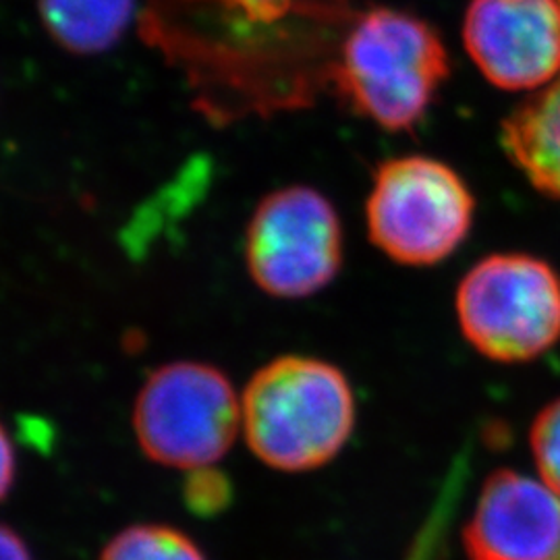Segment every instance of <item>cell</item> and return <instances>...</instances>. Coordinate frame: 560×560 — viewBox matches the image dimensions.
Here are the masks:
<instances>
[{"instance_id": "2e32d148", "label": "cell", "mask_w": 560, "mask_h": 560, "mask_svg": "<svg viewBox=\"0 0 560 560\" xmlns=\"http://www.w3.org/2000/svg\"><path fill=\"white\" fill-rule=\"evenodd\" d=\"M559 2H560V0H559Z\"/></svg>"}, {"instance_id": "8fae6325", "label": "cell", "mask_w": 560, "mask_h": 560, "mask_svg": "<svg viewBox=\"0 0 560 560\" xmlns=\"http://www.w3.org/2000/svg\"><path fill=\"white\" fill-rule=\"evenodd\" d=\"M101 560H206L200 548L177 529L136 525L115 536Z\"/></svg>"}, {"instance_id": "30bf717a", "label": "cell", "mask_w": 560, "mask_h": 560, "mask_svg": "<svg viewBox=\"0 0 560 560\" xmlns=\"http://www.w3.org/2000/svg\"><path fill=\"white\" fill-rule=\"evenodd\" d=\"M48 34L78 55H98L120 40L136 0H38Z\"/></svg>"}, {"instance_id": "3957f363", "label": "cell", "mask_w": 560, "mask_h": 560, "mask_svg": "<svg viewBox=\"0 0 560 560\" xmlns=\"http://www.w3.org/2000/svg\"><path fill=\"white\" fill-rule=\"evenodd\" d=\"M455 310L465 340L483 358L521 363L560 340L559 272L529 254H494L459 282Z\"/></svg>"}, {"instance_id": "5b68a950", "label": "cell", "mask_w": 560, "mask_h": 560, "mask_svg": "<svg viewBox=\"0 0 560 560\" xmlns=\"http://www.w3.org/2000/svg\"><path fill=\"white\" fill-rule=\"evenodd\" d=\"M133 430L141 451L156 463L187 471L212 467L241 430V399L221 370L175 361L141 386Z\"/></svg>"}, {"instance_id": "9a60e30c", "label": "cell", "mask_w": 560, "mask_h": 560, "mask_svg": "<svg viewBox=\"0 0 560 560\" xmlns=\"http://www.w3.org/2000/svg\"><path fill=\"white\" fill-rule=\"evenodd\" d=\"M0 559L2 560H32L27 546L11 527H2L0 538Z\"/></svg>"}, {"instance_id": "7c38bea8", "label": "cell", "mask_w": 560, "mask_h": 560, "mask_svg": "<svg viewBox=\"0 0 560 560\" xmlns=\"http://www.w3.org/2000/svg\"><path fill=\"white\" fill-rule=\"evenodd\" d=\"M529 446L541 481L560 497V399L548 402L536 416Z\"/></svg>"}, {"instance_id": "277c9868", "label": "cell", "mask_w": 560, "mask_h": 560, "mask_svg": "<svg viewBox=\"0 0 560 560\" xmlns=\"http://www.w3.org/2000/svg\"><path fill=\"white\" fill-rule=\"evenodd\" d=\"M476 200L448 164L428 156L384 162L365 201L368 235L390 260L434 266L467 240Z\"/></svg>"}, {"instance_id": "7a4b0ae2", "label": "cell", "mask_w": 560, "mask_h": 560, "mask_svg": "<svg viewBox=\"0 0 560 560\" xmlns=\"http://www.w3.org/2000/svg\"><path fill=\"white\" fill-rule=\"evenodd\" d=\"M448 71V52L430 23L381 7L353 21L335 81L355 113L382 129L407 131L425 117Z\"/></svg>"}, {"instance_id": "9c48e42d", "label": "cell", "mask_w": 560, "mask_h": 560, "mask_svg": "<svg viewBox=\"0 0 560 560\" xmlns=\"http://www.w3.org/2000/svg\"><path fill=\"white\" fill-rule=\"evenodd\" d=\"M501 143L525 179L560 200V75L502 120Z\"/></svg>"}, {"instance_id": "5bb4252c", "label": "cell", "mask_w": 560, "mask_h": 560, "mask_svg": "<svg viewBox=\"0 0 560 560\" xmlns=\"http://www.w3.org/2000/svg\"><path fill=\"white\" fill-rule=\"evenodd\" d=\"M229 499L231 486L222 474H217L212 467L189 471V480L185 483V501L196 513L212 515L224 509Z\"/></svg>"}, {"instance_id": "6da1fadb", "label": "cell", "mask_w": 560, "mask_h": 560, "mask_svg": "<svg viewBox=\"0 0 560 560\" xmlns=\"http://www.w3.org/2000/svg\"><path fill=\"white\" fill-rule=\"evenodd\" d=\"M355 399L339 368L287 355L254 374L241 397V430L254 455L280 471H310L339 455Z\"/></svg>"}, {"instance_id": "4fadbf2b", "label": "cell", "mask_w": 560, "mask_h": 560, "mask_svg": "<svg viewBox=\"0 0 560 560\" xmlns=\"http://www.w3.org/2000/svg\"><path fill=\"white\" fill-rule=\"evenodd\" d=\"M235 20L252 25H277L303 13H316L324 0H219Z\"/></svg>"}, {"instance_id": "52a82bcc", "label": "cell", "mask_w": 560, "mask_h": 560, "mask_svg": "<svg viewBox=\"0 0 560 560\" xmlns=\"http://www.w3.org/2000/svg\"><path fill=\"white\" fill-rule=\"evenodd\" d=\"M463 44L492 85L534 94L560 75V2L471 0Z\"/></svg>"}, {"instance_id": "8992f818", "label": "cell", "mask_w": 560, "mask_h": 560, "mask_svg": "<svg viewBox=\"0 0 560 560\" xmlns=\"http://www.w3.org/2000/svg\"><path fill=\"white\" fill-rule=\"evenodd\" d=\"M245 258L254 282L272 298L318 293L337 277L342 261L337 210L303 185L266 196L247 226Z\"/></svg>"}, {"instance_id": "ba28073f", "label": "cell", "mask_w": 560, "mask_h": 560, "mask_svg": "<svg viewBox=\"0 0 560 560\" xmlns=\"http://www.w3.org/2000/svg\"><path fill=\"white\" fill-rule=\"evenodd\" d=\"M469 560H560V497L544 481L499 469L465 525Z\"/></svg>"}]
</instances>
